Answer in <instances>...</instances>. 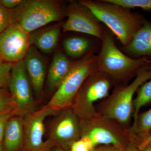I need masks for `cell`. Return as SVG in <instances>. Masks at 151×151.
<instances>
[{"mask_svg": "<svg viewBox=\"0 0 151 151\" xmlns=\"http://www.w3.org/2000/svg\"><path fill=\"white\" fill-rule=\"evenodd\" d=\"M9 113L19 114L14 97L5 89L0 91V115Z\"/></svg>", "mask_w": 151, "mask_h": 151, "instance_id": "obj_20", "label": "cell"}, {"mask_svg": "<svg viewBox=\"0 0 151 151\" xmlns=\"http://www.w3.org/2000/svg\"><path fill=\"white\" fill-rule=\"evenodd\" d=\"M24 0H0L5 7L9 10H13L16 8L23 2Z\"/></svg>", "mask_w": 151, "mask_h": 151, "instance_id": "obj_27", "label": "cell"}, {"mask_svg": "<svg viewBox=\"0 0 151 151\" xmlns=\"http://www.w3.org/2000/svg\"><path fill=\"white\" fill-rule=\"evenodd\" d=\"M129 151H140L139 150H137V149H132L131 150H130Z\"/></svg>", "mask_w": 151, "mask_h": 151, "instance_id": "obj_31", "label": "cell"}, {"mask_svg": "<svg viewBox=\"0 0 151 151\" xmlns=\"http://www.w3.org/2000/svg\"><path fill=\"white\" fill-rule=\"evenodd\" d=\"M111 151V150H104V151Z\"/></svg>", "mask_w": 151, "mask_h": 151, "instance_id": "obj_33", "label": "cell"}, {"mask_svg": "<svg viewBox=\"0 0 151 151\" xmlns=\"http://www.w3.org/2000/svg\"><path fill=\"white\" fill-rule=\"evenodd\" d=\"M8 88L14 99L20 115L24 116L35 111L32 86L23 60L13 64Z\"/></svg>", "mask_w": 151, "mask_h": 151, "instance_id": "obj_9", "label": "cell"}, {"mask_svg": "<svg viewBox=\"0 0 151 151\" xmlns=\"http://www.w3.org/2000/svg\"><path fill=\"white\" fill-rule=\"evenodd\" d=\"M73 63L62 52H59L55 55L47 73V86L49 91L56 89Z\"/></svg>", "mask_w": 151, "mask_h": 151, "instance_id": "obj_15", "label": "cell"}, {"mask_svg": "<svg viewBox=\"0 0 151 151\" xmlns=\"http://www.w3.org/2000/svg\"><path fill=\"white\" fill-rule=\"evenodd\" d=\"M91 11L116 36L124 47L131 42L136 32L142 26L143 20L130 9L108 0L78 1Z\"/></svg>", "mask_w": 151, "mask_h": 151, "instance_id": "obj_1", "label": "cell"}, {"mask_svg": "<svg viewBox=\"0 0 151 151\" xmlns=\"http://www.w3.org/2000/svg\"><path fill=\"white\" fill-rule=\"evenodd\" d=\"M141 151H151V142L147 144Z\"/></svg>", "mask_w": 151, "mask_h": 151, "instance_id": "obj_29", "label": "cell"}, {"mask_svg": "<svg viewBox=\"0 0 151 151\" xmlns=\"http://www.w3.org/2000/svg\"><path fill=\"white\" fill-rule=\"evenodd\" d=\"M4 151H17L24 143V116L16 114L9 119L4 134Z\"/></svg>", "mask_w": 151, "mask_h": 151, "instance_id": "obj_13", "label": "cell"}, {"mask_svg": "<svg viewBox=\"0 0 151 151\" xmlns=\"http://www.w3.org/2000/svg\"><path fill=\"white\" fill-rule=\"evenodd\" d=\"M151 142V134L149 135L148 137H146L143 139L142 142L141 143L139 147V149L140 150H141L147 145L150 142Z\"/></svg>", "mask_w": 151, "mask_h": 151, "instance_id": "obj_28", "label": "cell"}, {"mask_svg": "<svg viewBox=\"0 0 151 151\" xmlns=\"http://www.w3.org/2000/svg\"><path fill=\"white\" fill-rule=\"evenodd\" d=\"M25 68L36 97L40 98L43 94L46 74V63L35 46L32 45L23 60Z\"/></svg>", "mask_w": 151, "mask_h": 151, "instance_id": "obj_10", "label": "cell"}, {"mask_svg": "<svg viewBox=\"0 0 151 151\" xmlns=\"http://www.w3.org/2000/svg\"><path fill=\"white\" fill-rule=\"evenodd\" d=\"M56 151H58V150H56Z\"/></svg>", "mask_w": 151, "mask_h": 151, "instance_id": "obj_35", "label": "cell"}, {"mask_svg": "<svg viewBox=\"0 0 151 151\" xmlns=\"http://www.w3.org/2000/svg\"><path fill=\"white\" fill-rule=\"evenodd\" d=\"M54 122L49 139L53 144H63L73 141L78 134L77 123L71 114L59 117Z\"/></svg>", "mask_w": 151, "mask_h": 151, "instance_id": "obj_12", "label": "cell"}, {"mask_svg": "<svg viewBox=\"0 0 151 151\" xmlns=\"http://www.w3.org/2000/svg\"><path fill=\"white\" fill-rule=\"evenodd\" d=\"M67 20L62 25L63 32L83 33L102 40L105 34L100 22L88 8L79 2L71 1L66 6Z\"/></svg>", "mask_w": 151, "mask_h": 151, "instance_id": "obj_7", "label": "cell"}, {"mask_svg": "<svg viewBox=\"0 0 151 151\" xmlns=\"http://www.w3.org/2000/svg\"><path fill=\"white\" fill-rule=\"evenodd\" d=\"M137 132L141 135H145L151 131V108L142 113L138 118L134 127Z\"/></svg>", "mask_w": 151, "mask_h": 151, "instance_id": "obj_21", "label": "cell"}, {"mask_svg": "<svg viewBox=\"0 0 151 151\" xmlns=\"http://www.w3.org/2000/svg\"><path fill=\"white\" fill-rule=\"evenodd\" d=\"M92 144V146L98 145H113L120 146L118 139L110 131L102 127L93 128L86 135Z\"/></svg>", "mask_w": 151, "mask_h": 151, "instance_id": "obj_18", "label": "cell"}, {"mask_svg": "<svg viewBox=\"0 0 151 151\" xmlns=\"http://www.w3.org/2000/svg\"><path fill=\"white\" fill-rule=\"evenodd\" d=\"M126 8H140L145 10L151 9V0H108Z\"/></svg>", "mask_w": 151, "mask_h": 151, "instance_id": "obj_22", "label": "cell"}, {"mask_svg": "<svg viewBox=\"0 0 151 151\" xmlns=\"http://www.w3.org/2000/svg\"><path fill=\"white\" fill-rule=\"evenodd\" d=\"M12 23L10 10L6 8L0 2V34Z\"/></svg>", "mask_w": 151, "mask_h": 151, "instance_id": "obj_24", "label": "cell"}, {"mask_svg": "<svg viewBox=\"0 0 151 151\" xmlns=\"http://www.w3.org/2000/svg\"><path fill=\"white\" fill-rule=\"evenodd\" d=\"M10 11L12 23L18 24L28 33L66 17V7L56 0H24Z\"/></svg>", "mask_w": 151, "mask_h": 151, "instance_id": "obj_2", "label": "cell"}, {"mask_svg": "<svg viewBox=\"0 0 151 151\" xmlns=\"http://www.w3.org/2000/svg\"><path fill=\"white\" fill-rule=\"evenodd\" d=\"M151 101V79L142 85L138 91L137 95L134 101V127L136 125L140 109Z\"/></svg>", "mask_w": 151, "mask_h": 151, "instance_id": "obj_19", "label": "cell"}, {"mask_svg": "<svg viewBox=\"0 0 151 151\" xmlns=\"http://www.w3.org/2000/svg\"><path fill=\"white\" fill-rule=\"evenodd\" d=\"M13 64L0 60V91L8 87Z\"/></svg>", "mask_w": 151, "mask_h": 151, "instance_id": "obj_23", "label": "cell"}, {"mask_svg": "<svg viewBox=\"0 0 151 151\" xmlns=\"http://www.w3.org/2000/svg\"><path fill=\"white\" fill-rule=\"evenodd\" d=\"M90 151H94V150H93V149H92V150H91Z\"/></svg>", "mask_w": 151, "mask_h": 151, "instance_id": "obj_34", "label": "cell"}, {"mask_svg": "<svg viewBox=\"0 0 151 151\" xmlns=\"http://www.w3.org/2000/svg\"><path fill=\"white\" fill-rule=\"evenodd\" d=\"M106 75V73L97 70L89 76V78L81 92L86 103L91 105L108 96L111 83L105 77Z\"/></svg>", "mask_w": 151, "mask_h": 151, "instance_id": "obj_11", "label": "cell"}, {"mask_svg": "<svg viewBox=\"0 0 151 151\" xmlns=\"http://www.w3.org/2000/svg\"><path fill=\"white\" fill-rule=\"evenodd\" d=\"M63 24L56 25L39 32L30 34L32 45L45 53L51 52L56 47Z\"/></svg>", "mask_w": 151, "mask_h": 151, "instance_id": "obj_16", "label": "cell"}, {"mask_svg": "<svg viewBox=\"0 0 151 151\" xmlns=\"http://www.w3.org/2000/svg\"><path fill=\"white\" fill-rule=\"evenodd\" d=\"M3 148L2 144H0V151H3Z\"/></svg>", "mask_w": 151, "mask_h": 151, "instance_id": "obj_32", "label": "cell"}, {"mask_svg": "<svg viewBox=\"0 0 151 151\" xmlns=\"http://www.w3.org/2000/svg\"><path fill=\"white\" fill-rule=\"evenodd\" d=\"M150 65H145L139 70L131 84L116 91L106 112L108 117L122 123L129 120L135 92L145 82L151 79V69L148 68Z\"/></svg>", "mask_w": 151, "mask_h": 151, "instance_id": "obj_5", "label": "cell"}, {"mask_svg": "<svg viewBox=\"0 0 151 151\" xmlns=\"http://www.w3.org/2000/svg\"><path fill=\"white\" fill-rule=\"evenodd\" d=\"M48 150H42L40 151H48ZM22 151H31L29 150H27L26 149H23V150H22Z\"/></svg>", "mask_w": 151, "mask_h": 151, "instance_id": "obj_30", "label": "cell"}, {"mask_svg": "<svg viewBox=\"0 0 151 151\" xmlns=\"http://www.w3.org/2000/svg\"><path fill=\"white\" fill-rule=\"evenodd\" d=\"M63 45L65 53L68 56L78 58L88 51L90 42L85 38L72 37L64 40Z\"/></svg>", "mask_w": 151, "mask_h": 151, "instance_id": "obj_17", "label": "cell"}, {"mask_svg": "<svg viewBox=\"0 0 151 151\" xmlns=\"http://www.w3.org/2000/svg\"><path fill=\"white\" fill-rule=\"evenodd\" d=\"M58 111L48 105L40 110L27 113L24 116L25 149L31 151L49 150L54 145L48 139L44 142V122L47 117L54 115Z\"/></svg>", "mask_w": 151, "mask_h": 151, "instance_id": "obj_8", "label": "cell"}, {"mask_svg": "<svg viewBox=\"0 0 151 151\" xmlns=\"http://www.w3.org/2000/svg\"><path fill=\"white\" fill-rule=\"evenodd\" d=\"M124 48L133 56L151 55V23L144 19L142 27L135 34L130 43Z\"/></svg>", "mask_w": 151, "mask_h": 151, "instance_id": "obj_14", "label": "cell"}, {"mask_svg": "<svg viewBox=\"0 0 151 151\" xmlns=\"http://www.w3.org/2000/svg\"><path fill=\"white\" fill-rule=\"evenodd\" d=\"M32 45L30 33L17 24H11L0 34V60L17 63L23 60Z\"/></svg>", "mask_w": 151, "mask_h": 151, "instance_id": "obj_6", "label": "cell"}, {"mask_svg": "<svg viewBox=\"0 0 151 151\" xmlns=\"http://www.w3.org/2000/svg\"><path fill=\"white\" fill-rule=\"evenodd\" d=\"M93 147L89 139L85 136L81 140L73 143L71 146V151H90Z\"/></svg>", "mask_w": 151, "mask_h": 151, "instance_id": "obj_25", "label": "cell"}, {"mask_svg": "<svg viewBox=\"0 0 151 151\" xmlns=\"http://www.w3.org/2000/svg\"><path fill=\"white\" fill-rule=\"evenodd\" d=\"M98 55V70L113 77L121 78L151 64L146 58H133L122 52L116 46L113 36L105 32Z\"/></svg>", "mask_w": 151, "mask_h": 151, "instance_id": "obj_4", "label": "cell"}, {"mask_svg": "<svg viewBox=\"0 0 151 151\" xmlns=\"http://www.w3.org/2000/svg\"><path fill=\"white\" fill-rule=\"evenodd\" d=\"M98 55L92 52L81 59L73 62L47 104L58 111L70 105L81 86L91 73L98 70Z\"/></svg>", "mask_w": 151, "mask_h": 151, "instance_id": "obj_3", "label": "cell"}, {"mask_svg": "<svg viewBox=\"0 0 151 151\" xmlns=\"http://www.w3.org/2000/svg\"><path fill=\"white\" fill-rule=\"evenodd\" d=\"M16 114H19L16 113H9L0 115V144H2L3 142L6 125L9 119Z\"/></svg>", "mask_w": 151, "mask_h": 151, "instance_id": "obj_26", "label": "cell"}]
</instances>
